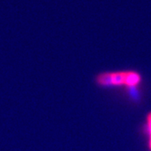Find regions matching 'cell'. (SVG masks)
Masks as SVG:
<instances>
[{
	"instance_id": "6da1fadb",
	"label": "cell",
	"mask_w": 151,
	"mask_h": 151,
	"mask_svg": "<svg viewBox=\"0 0 151 151\" xmlns=\"http://www.w3.org/2000/svg\"><path fill=\"white\" fill-rule=\"evenodd\" d=\"M94 83L103 89L125 88L129 96L139 93L143 83V76L135 70L103 71L94 77Z\"/></svg>"
},
{
	"instance_id": "7a4b0ae2",
	"label": "cell",
	"mask_w": 151,
	"mask_h": 151,
	"mask_svg": "<svg viewBox=\"0 0 151 151\" xmlns=\"http://www.w3.org/2000/svg\"><path fill=\"white\" fill-rule=\"evenodd\" d=\"M141 133L146 140L148 151H151V111L146 113L145 122L141 126Z\"/></svg>"
}]
</instances>
